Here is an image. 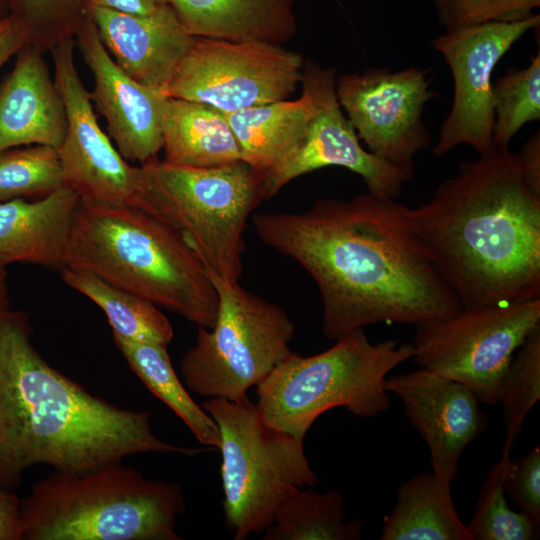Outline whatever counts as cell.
I'll return each instance as SVG.
<instances>
[{"mask_svg": "<svg viewBox=\"0 0 540 540\" xmlns=\"http://www.w3.org/2000/svg\"><path fill=\"white\" fill-rule=\"evenodd\" d=\"M65 267L90 272L198 327L215 322L218 295L205 266L178 232L142 210L80 201Z\"/></svg>", "mask_w": 540, "mask_h": 540, "instance_id": "obj_4", "label": "cell"}, {"mask_svg": "<svg viewBox=\"0 0 540 540\" xmlns=\"http://www.w3.org/2000/svg\"><path fill=\"white\" fill-rule=\"evenodd\" d=\"M336 69L321 68L317 109L297 147L278 167L262 176L265 200L295 178L338 166L359 175L367 192L398 200L414 169L393 165L365 150L336 95Z\"/></svg>", "mask_w": 540, "mask_h": 540, "instance_id": "obj_15", "label": "cell"}, {"mask_svg": "<svg viewBox=\"0 0 540 540\" xmlns=\"http://www.w3.org/2000/svg\"><path fill=\"white\" fill-rule=\"evenodd\" d=\"M42 50L26 43L0 85V151L26 145L57 149L64 139L66 112Z\"/></svg>", "mask_w": 540, "mask_h": 540, "instance_id": "obj_19", "label": "cell"}, {"mask_svg": "<svg viewBox=\"0 0 540 540\" xmlns=\"http://www.w3.org/2000/svg\"><path fill=\"white\" fill-rule=\"evenodd\" d=\"M0 540H22L21 500L0 486Z\"/></svg>", "mask_w": 540, "mask_h": 540, "instance_id": "obj_35", "label": "cell"}, {"mask_svg": "<svg viewBox=\"0 0 540 540\" xmlns=\"http://www.w3.org/2000/svg\"><path fill=\"white\" fill-rule=\"evenodd\" d=\"M80 201L77 193L64 185L33 202L25 198L0 202V265L64 268Z\"/></svg>", "mask_w": 540, "mask_h": 540, "instance_id": "obj_20", "label": "cell"}, {"mask_svg": "<svg viewBox=\"0 0 540 540\" xmlns=\"http://www.w3.org/2000/svg\"><path fill=\"white\" fill-rule=\"evenodd\" d=\"M185 501L178 484L120 461L53 470L21 500L22 540H180Z\"/></svg>", "mask_w": 540, "mask_h": 540, "instance_id": "obj_5", "label": "cell"}, {"mask_svg": "<svg viewBox=\"0 0 540 540\" xmlns=\"http://www.w3.org/2000/svg\"><path fill=\"white\" fill-rule=\"evenodd\" d=\"M385 388L401 400L407 419L426 441L431 472L451 484L463 451L487 425L475 393L423 368L387 376Z\"/></svg>", "mask_w": 540, "mask_h": 540, "instance_id": "obj_17", "label": "cell"}, {"mask_svg": "<svg viewBox=\"0 0 540 540\" xmlns=\"http://www.w3.org/2000/svg\"><path fill=\"white\" fill-rule=\"evenodd\" d=\"M151 413L118 407L57 371L32 343L27 314H0V486L34 465L79 472L141 453L204 451L155 435Z\"/></svg>", "mask_w": 540, "mask_h": 540, "instance_id": "obj_2", "label": "cell"}, {"mask_svg": "<svg viewBox=\"0 0 540 540\" xmlns=\"http://www.w3.org/2000/svg\"><path fill=\"white\" fill-rule=\"evenodd\" d=\"M413 354L412 344L373 343L360 328L316 355L291 352L256 385V406L269 425L302 440L333 408L372 418L389 408L388 374Z\"/></svg>", "mask_w": 540, "mask_h": 540, "instance_id": "obj_6", "label": "cell"}, {"mask_svg": "<svg viewBox=\"0 0 540 540\" xmlns=\"http://www.w3.org/2000/svg\"><path fill=\"white\" fill-rule=\"evenodd\" d=\"M447 30L488 22H512L532 15L540 0H433Z\"/></svg>", "mask_w": 540, "mask_h": 540, "instance_id": "obj_33", "label": "cell"}, {"mask_svg": "<svg viewBox=\"0 0 540 540\" xmlns=\"http://www.w3.org/2000/svg\"><path fill=\"white\" fill-rule=\"evenodd\" d=\"M539 324L540 298L462 308L452 317L415 325L411 359L494 405L514 354Z\"/></svg>", "mask_w": 540, "mask_h": 540, "instance_id": "obj_10", "label": "cell"}, {"mask_svg": "<svg viewBox=\"0 0 540 540\" xmlns=\"http://www.w3.org/2000/svg\"><path fill=\"white\" fill-rule=\"evenodd\" d=\"M63 281L89 298L105 313L114 335L138 342L168 345L174 336L171 323L158 306L79 269L60 270Z\"/></svg>", "mask_w": 540, "mask_h": 540, "instance_id": "obj_27", "label": "cell"}, {"mask_svg": "<svg viewBox=\"0 0 540 540\" xmlns=\"http://www.w3.org/2000/svg\"><path fill=\"white\" fill-rule=\"evenodd\" d=\"M7 267L0 265V314L9 308Z\"/></svg>", "mask_w": 540, "mask_h": 540, "instance_id": "obj_39", "label": "cell"}, {"mask_svg": "<svg viewBox=\"0 0 540 540\" xmlns=\"http://www.w3.org/2000/svg\"><path fill=\"white\" fill-rule=\"evenodd\" d=\"M203 409L221 437L225 524L235 540L263 533L292 489L318 482L304 440L269 425L248 397L210 398Z\"/></svg>", "mask_w": 540, "mask_h": 540, "instance_id": "obj_8", "label": "cell"}, {"mask_svg": "<svg viewBox=\"0 0 540 540\" xmlns=\"http://www.w3.org/2000/svg\"><path fill=\"white\" fill-rule=\"evenodd\" d=\"M141 166L144 212L178 232L206 269L239 280L247 221L265 200L261 174L243 161L187 167L156 159Z\"/></svg>", "mask_w": 540, "mask_h": 540, "instance_id": "obj_7", "label": "cell"}, {"mask_svg": "<svg viewBox=\"0 0 540 540\" xmlns=\"http://www.w3.org/2000/svg\"><path fill=\"white\" fill-rule=\"evenodd\" d=\"M164 162L213 167L241 160L227 115L209 105L169 97L162 118Z\"/></svg>", "mask_w": 540, "mask_h": 540, "instance_id": "obj_23", "label": "cell"}, {"mask_svg": "<svg viewBox=\"0 0 540 540\" xmlns=\"http://www.w3.org/2000/svg\"><path fill=\"white\" fill-rule=\"evenodd\" d=\"M11 14L25 27L29 43L43 49L73 37L86 9L81 0H11Z\"/></svg>", "mask_w": 540, "mask_h": 540, "instance_id": "obj_32", "label": "cell"}, {"mask_svg": "<svg viewBox=\"0 0 540 540\" xmlns=\"http://www.w3.org/2000/svg\"><path fill=\"white\" fill-rule=\"evenodd\" d=\"M410 213L463 308L540 298V197L509 147L459 163Z\"/></svg>", "mask_w": 540, "mask_h": 540, "instance_id": "obj_3", "label": "cell"}, {"mask_svg": "<svg viewBox=\"0 0 540 540\" xmlns=\"http://www.w3.org/2000/svg\"><path fill=\"white\" fill-rule=\"evenodd\" d=\"M11 14V0H0V19Z\"/></svg>", "mask_w": 540, "mask_h": 540, "instance_id": "obj_40", "label": "cell"}, {"mask_svg": "<svg viewBox=\"0 0 540 540\" xmlns=\"http://www.w3.org/2000/svg\"><path fill=\"white\" fill-rule=\"evenodd\" d=\"M85 7L95 6L130 15H152L167 8L166 0H81Z\"/></svg>", "mask_w": 540, "mask_h": 540, "instance_id": "obj_38", "label": "cell"}, {"mask_svg": "<svg viewBox=\"0 0 540 540\" xmlns=\"http://www.w3.org/2000/svg\"><path fill=\"white\" fill-rule=\"evenodd\" d=\"M381 540H471L455 509L451 484L432 472L402 482L383 523Z\"/></svg>", "mask_w": 540, "mask_h": 540, "instance_id": "obj_24", "label": "cell"}, {"mask_svg": "<svg viewBox=\"0 0 540 540\" xmlns=\"http://www.w3.org/2000/svg\"><path fill=\"white\" fill-rule=\"evenodd\" d=\"M504 490L532 522L540 524V448L534 446L521 458L510 460Z\"/></svg>", "mask_w": 540, "mask_h": 540, "instance_id": "obj_34", "label": "cell"}, {"mask_svg": "<svg viewBox=\"0 0 540 540\" xmlns=\"http://www.w3.org/2000/svg\"><path fill=\"white\" fill-rule=\"evenodd\" d=\"M75 42L52 47L54 81L64 104L67 128L57 148L65 184L86 203L144 210L145 172L126 161L100 128L89 92L74 60Z\"/></svg>", "mask_w": 540, "mask_h": 540, "instance_id": "obj_12", "label": "cell"}, {"mask_svg": "<svg viewBox=\"0 0 540 540\" xmlns=\"http://www.w3.org/2000/svg\"><path fill=\"white\" fill-rule=\"evenodd\" d=\"M206 272L217 291V315L211 328L198 327L181 359V375L195 394L239 400L291 353L295 326L282 307L239 280Z\"/></svg>", "mask_w": 540, "mask_h": 540, "instance_id": "obj_9", "label": "cell"}, {"mask_svg": "<svg viewBox=\"0 0 540 540\" xmlns=\"http://www.w3.org/2000/svg\"><path fill=\"white\" fill-rule=\"evenodd\" d=\"M411 208L370 193L317 200L302 212L254 213L265 245L299 264L322 300V329L337 340L365 326L417 325L458 314L462 304L438 274Z\"/></svg>", "mask_w": 540, "mask_h": 540, "instance_id": "obj_1", "label": "cell"}, {"mask_svg": "<svg viewBox=\"0 0 540 540\" xmlns=\"http://www.w3.org/2000/svg\"><path fill=\"white\" fill-rule=\"evenodd\" d=\"M539 25V14H532L518 21L447 30L431 41L449 66L454 86L452 107L441 125L433 156L441 157L462 144L479 155L493 147V70L515 42Z\"/></svg>", "mask_w": 540, "mask_h": 540, "instance_id": "obj_13", "label": "cell"}, {"mask_svg": "<svg viewBox=\"0 0 540 540\" xmlns=\"http://www.w3.org/2000/svg\"><path fill=\"white\" fill-rule=\"evenodd\" d=\"M341 108L368 151L399 167L414 169V157L431 143L423 121L437 94L428 70L367 68L336 78Z\"/></svg>", "mask_w": 540, "mask_h": 540, "instance_id": "obj_14", "label": "cell"}, {"mask_svg": "<svg viewBox=\"0 0 540 540\" xmlns=\"http://www.w3.org/2000/svg\"><path fill=\"white\" fill-rule=\"evenodd\" d=\"M28 42L25 27L13 14L0 19V68Z\"/></svg>", "mask_w": 540, "mask_h": 540, "instance_id": "obj_36", "label": "cell"}, {"mask_svg": "<svg viewBox=\"0 0 540 540\" xmlns=\"http://www.w3.org/2000/svg\"><path fill=\"white\" fill-rule=\"evenodd\" d=\"M510 457L501 456L488 472L466 528L471 540H531L539 526L515 512L505 498L504 478Z\"/></svg>", "mask_w": 540, "mask_h": 540, "instance_id": "obj_30", "label": "cell"}, {"mask_svg": "<svg viewBox=\"0 0 540 540\" xmlns=\"http://www.w3.org/2000/svg\"><path fill=\"white\" fill-rule=\"evenodd\" d=\"M64 185L56 148L26 145L0 151V202L45 196Z\"/></svg>", "mask_w": 540, "mask_h": 540, "instance_id": "obj_31", "label": "cell"}, {"mask_svg": "<svg viewBox=\"0 0 540 540\" xmlns=\"http://www.w3.org/2000/svg\"><path fill=\"white\" fill-rule=\"evenodd\" d=\"M74 35L75 46L93 75L90 99L105 119L107 135L116 149L129 163L145 165L156 160L162 149V118L169 96L138 83L115 63L87 12Z\"/></svg>", "mask_w": 540, "mask_h": 540, "instance_id": "obj_16", "label": "cell"}, {"mask_svg": "<svg viewBox=\"0 0 540 540\" xmlns=\"http://www.w3.org/2000/svg\"><path fill=\"white\" fill-rule=\"evenodd\" d=\"M303 66L302 56L281 44L195 37L166 93L230 114L287 99Z\"/></svg>", "mask_w": 540, "mask_h": 540, "instance_id": "obj_11", "label": "cell"}, {"mask_svg": "<svg viewBox=\"0 0 540 540\" xmlns=\"http://www.w3.org/2000/svg\"><path fill=\"white\" fill-rule=\"evenodd\" d=\"M518 154L523 179L529 189L540 197V133L531 136Z\"/></svg>", "mask_w": 540, "mask_h": 540, "instance_id": "obj_37", "label": "cell"}, {"mask_svg": "<svg viewBox=\"0 0 540 540\" xmlns=\"http://www.w3.org/2000/svg\"><path fill=\"white\" fill-rule=\"evenodd\" d=\"M194 37L283 44L295 19L290 0H166Z\"/></svg>", "mask_w": 540, "mask_h": 540, "instance_id": "obj_22", "label": "cell"}, {"mask_svg": "<svg viewBox=\"0 0 540 540\" xmlns=\"http://www.w3.org/2000/svg\"><path fill=\"white\" fill-rule=\"evenodd\" d=\"M492 146L507 148L527 123L540 119V51L524 69L510 68L492 83Z\"/></svg>", "mask_w": 540, "mask_h": 540, "instance_id": "obj_28", "label": "cell"}, {"mask_svg": "<svg viewBox=\"0 0 540 540\" xmlns=\"http://www.w3.org/2000/svg\"><path fill=\"white\" fill-rule=\"evenodd\" d=\"M540 399V324L516 351L501 381L499 402L505 424L503 457H510L528 413Z\"/></svg>", "mask_w": 540, "mask_h": 540, "instance_id": "obj_29", "label": "cell"}, {"mask_svg": "<svg viewBox=\"0 0 540 540\" xmlns=\"http://www.w3.org/2000/svg\"><path fill=\"white\" fill-rule=\"evenodd\" d=\"M321 66L304 62L302 94L226 114L241 160L261 176L283 163L302 139L317 106Z\"/></svg>", "mask_w": 540, "mask_h": 540, "instance_id": "obj_21", "label": "cell"}, {"mask_svg": "<svg viewBox=\"0 0 540 540\" xmlns=\"http://www.w3.org/2000/svg\"><path fill=\"white\" fill-rule=\"evenodd\" d=\"M85 9L115 63L138 83L166 92L195 38L172 8L152 15L123 14L95 6Z\"/></svg>", "mask_w": 540, "mask_h": 540, "instance_id": "obj_18", "label": "cell"}, {"mask_svg": "<svg viewBox=\"0 0 540 540\" xmlns=\"http://www.w3.org/2000/svg\"><path fill=\"white\" fill-rule=\"evenodd\" d=\"M363 519L345 521L343 496L310 487L292 489L275 510L263 540H358Z\"/></svg>", "mask_w": 540, "mask_h": 540, "instance_id": "obj_26", "label": "cell"}, {"mask_svg": "<svg viewBox=\"0 0 540 540\" xmlns=\"http://www.w3.org/2000/svg\"><path fill=\"white\" fill-rule=\"evenodd\" d=\"M113 338L131 370L146 387L186 424L201 444L219 450V428L179 380L167 345L127 340L114 334Z\"/></svg>", "mask_w": 540, "mask_h": 540, "instance_id": "obj_25", "label": "cell"}]
</instances>
